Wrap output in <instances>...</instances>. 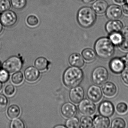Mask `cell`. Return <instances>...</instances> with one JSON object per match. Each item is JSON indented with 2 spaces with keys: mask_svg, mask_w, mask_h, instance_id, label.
Returning <instances> with one entry per match:
<instances>
[{
  "mask_svg": "<svg viewBox=\"0 0 128 128\" xmlns=\"http://www.w3.org/2000/svg\"><path fill=\"white\" fill-rule=\"evenodd\" d=\"M84 78L83 71L80 68L72 66L68 68L65 71L63 81L67 87L73 88L79 86Z\"/></svg>",
  "mask_w": 128,
  "mask_h": 128,
  "instance_id": "obj_1",
  "label": "cell"
},
{
  "mask_svg": "<svg viewBox=\"0 0 128 128\" xmlns=\"http://www.w3.org/2000/svg\"><path fill=\"white\" fill-rule=\"evenodd\" d=\"M94 49L96 55L104 60L111 58L115 52L114 45L107 37L98 39L95 43Z\"/></svg>",
  "mask_w": 128,
  "mask_h": 128,
  "instance_id": "obj_2",
  "label": "cell"
},
{
  "mask_svg": "<svg viewBox=\"0 0 128 128\" xmlns=\"http://www.w3.org/2000/svg\"><path fill=\"white\" fill-rule=\"evenodd\" d=\"M96 20V13L90 7H82L78 12L77 20L79 25L83 28L88 29L92 26Z\"/></svg>",
  "mask_w": 128,
  "mask_h": 128,
  "instance_id": "obj_3",
  "label": "cell"
},
{
  "mask_svg": "<svg viewBox=\"0 0 128 128\" xmlns=\"http://www.w3.org/2000/svg\"><path fill=\"white\" fill-rule=\"evenodd\" d=\"M23 66V60L20 57L13 56L7 59L4 62L2 68L9 73H13L20 70Z\"/></svg>",
  "mask_w": 128,
  "mask_h": 128,
  "instance_id": "obj_4",
  "label": "cell"
},
{
  "mask_svg": "<svg viewBox=\"0 0 128 128\" xmlns=\"http://www.w3.org/2000/svg\"><path fill=\"white\" fill-rule=\"evenodd\" d=\"M91 78L92 81L95 84L101 86L106 83L108 79V71L103 66H98L93 71Z\"/></svg>",
  "mask_w": 128,
  "mask_h": 128,
  "instance_id": "obj_5",
  "label": "cell"
},
{
  "mask_svg": "<svg viewBox=\"0 0 128 128\" xmlns=\"http://www.w3.org/2000/svg\"><path fill=\"white\" fill-rule=\"evenodd\" d=\"M18 17L16 12L12 10L3 12L0 17V21L4 26L11 28L17 24Z\"/></svg>",
  "mask_w": 128,
  "mask_h": 128,
  "instance_id": "obj_6",
  "label": "cell"
},
{
  "mask_svg": "<svg viewBox=\"0 0 128 128\" xmlns=\"http://www.w3.org/2000/svg\"><path fill=\"white\" fill-rule=\"evenodd\" d=\"M79 111L82 114L86 116L93 115L96 110V106L94 102L90 99L83 100L78 105Z\"/></svg>",
  "mask_w": 128,
  "mask_h": 128,
  "instance_id": "obj_7",
  "label": "cell"
},
{
  "mask_svg": "<svg viewBox=\"0 0 128 128\" xmlns=\"http://www.w3.org/2000/svg\"><path fill=\"white\" fill-rule=\"evenodd\" d=\"M87 95L89 99L93 102L97 103L102 98V90L98 85H92L88 88Z\"/></svg>",
  "mask_w": 128,
  "mask_h": 128,
  "instance_id": "obj_8",
  "label": "cell"
},
{
  "mask_svg": "<svg viewBox=\"0 0 128 128\" xmlns=\"http://www.w3.org/2000/svg\"><path fill=\"white\" fill-rule=\"evenodd\" d=\"M122 14L121 7L115 4L108 6L106 12V17L110 20H118L122 17Z\"/></svg>",
  "mask_w": 128,
  "mask_h": 128,
  "instance_id": "obj_9",
  "label": "cell"
},
{
  "mask_svg": "<svg viewBox=\"0 0 128 128\" xmlns=\"http://www.w3.org/2000/svg\"><path fill=\"white\" fill-rule=\"evenodd\" d=\"M84 90L83 88L78 86L72 88L70 92V100L74 104H79L84 99Z\"/></svg>",
  "mask_w": 128,
  "mask_h": 128,
  "instance_id": "obj_10",
  "label": "cell"
},
{
  "mask_svg": "<svg viewBox=\"0 0 128 128\" xmlns=\"http://www.w3.org/2000/svg\"><path fill=\"white\" fill-rule=\"evenodd\" d=\"M114 104L110 101H104L99 106L98 111L100 114L108 118L111 117L114 114Z\"/></svg>",
  "mask_w": 128,
  "mask_h": 128,
  "instance_id": "obj_11",
  "label": "cell"
},
{
  "mask_svg": "<svg viewBox=\"0 0 128 128\" xmlns=\"http://www.w3.org/2000/svg\"><path fill=\"white\" fill-rule=\"evenodd\" d=\"M125 63L121 58H115L111 60L109 64L110 69L114 74L121 73L125 69Z\"/></svg>",
  "mask_w": 128,
  "mask_h": 128,
  "instance_id": "obj_12",
  "label": "cell"
},
{
  "mask_svg": "<svg viewBox=\"0 0 128 128\" xmlns=\"http://www.w3.org/2000/svg\"><path fill=\"white\" fill-rule=\"evenodd\" d=\"M24 74L26 80L31 83L37 81L40 76L38 70L33 66L27 68L24 71Z\"/></svg>",
  "mask_w": 128,
  "mask_h": 128,
  "instance_id": "obj_13",
  "label": "cell"
},
{
  "mask_svg": "<svg viewBox=\"0 0 128 128\" xmlns=\"http://www.w3.org/2000/svg\"><path fill=\"white\" fill-rule=\"evenodd\" d=\"M123 28L122 23L119 20H110L106 24V30L109 34L114 32H120Z\"/></svg>",
  "mask_w": 128,
  "mask_h": 128,
  "instance_id": "obj_14",
  "label": "cell"
},
{
  "mask_svg": "<svg viewBox=\"0 0 128 128\" xmlns=\"http://www.w3.org/2000/svg\"><path fill=\"white\" fill-rule=\"evenodd\" d=\"M61 112L62 115L66 118H70L74 116L77 113L76 106L70 102H66L61 107Z\"/></svg>",
  "mask_w": 128,
  "mask_h": 128,
  "instance_id": "obj_15",
  "label": "cell"
},
{
  "mask_svg": "<svg viewBox=\"0 0 128 128\" xmlns=\"http://www.w3.org/2000/svg\"><path fill=\"white\" fill-rule=\"evenodd\" d=\"M102 90L106 96L108 98H113L116 95L118 89L114 83L108 82L102 84Z\"/></svg>",
  "mask_w": 128,
  "mask_h": 128,
  "instance_id": "obj_16",
  "label": "cell"
},
{
  "mask_svg": "<svg viewBox=\"0 0 128 128\" xmlns=\"http://www.w3.org/2000/svg\"><path fill=\"white\" fill-rule=\"evenodd\" d=\"M68 62L71 66L79 68H82L84 65V60L78 53H74L69 58Z\"/></svg>",
  "mask_w": 128,
  "mask_h": 128,
  "instance_id": "obj_17",
  "label": "cell"
},
{
  "mask_svg": "<svg viewBox=\"0 0 128 128\" xmlns=\"http://www.w3.org/2000/svg\"><path fill=\"white\" fill-rule=\"evenodd\" d=\"M109 118L102 115L96 116L93 120V126L96 128H107L110 126Z\"/></svg>",
  "mask_w": 128,
  "mask_h": 128,
  "instance_id": "obj_18",
  "label": "cell"
},
{
  "mask_svg": "<svg viewBox=\"0 0 128 128\" xmlns=\"http://www.w3.org/2000/svg\"><path fill=\"white\" fill-rule=\"evenodd\" d=\"M108 2L104 0H97L92 5V8L96 14H103L108 7Z\"/></svg>",
  "mask_w": 128,
  "mask_h": 128,
  "instance_id": "obj_19",
  "label": "cell"
},
{
  "mask_svg": "<svg viewBox=\"0 0 128 128\" xmlns=\"http://www.w3.org/2000/svg\"><path fill=\"white\" fill-rule=\"evenodd\" d=\"M50 62L44 57H40L35 60V64L36 68L39 71H44L48 69Z\"/></svg>",
  "mask_w": 128,
  "mask_h": 128,
  "instance_id": "obj_20",
  "label": "cell"
},
{
  "mask_svg": "<svg viewBox=\"0 0 128 128\" xmlns=\"http://www.w3.org/2000/svg\"><path fill=\"white\" fill-rule=\"evenodd\" d=\"M82 54L84 60L88 62L94 61L96 57V52L91 48H87L84 49Z\"/></svg>",
  "mask_w": 128,
  "mask_h": 128,
  "instance_id": "obj_21",
  "label": "cell"
},
{
  "mask_svg": "<svg viewBox=\"0 0 128 128\" xmlns=\"http://www.w3.org/2000/svg\"><path fill=\"white\" fill-rule=\"evenodd\" d=\"M20 113V108L18 106L15 104L11 106L7 110L8 116L11 119H16L19 117Z\"/></svg>",
  "mask_w": 128,
  "mask_h": 128,
  "instance_id": "obj_22",
  "label": "cell"
},
{
  "mask_svg": "<svg viewBox=\"0 0 128 128\" xmlns=\"http://www.w3.org/2000/svg\"><path fill=\"white\" fill-rule=\"evenodd\" d=\"M123 36L120 32H114L110 34L109 39L114 46H119L123 40Z\"/></svg>",
  "mask_w": 128,
  "mask_h": 128,
  "instance_id": "obj_23",
  "label": "cell"
},
{
  "mask_svg": "<svg viewBox=\"0 0 128 128\" xmlns=\"http://www.w3.org/2000/svg\"><path fill=\"white\" fill-rule=\"evenodd\" d=\"M80 124L82 128H92L93 126V120L90 116L85 115L81 118Z\"/></svg>",
  "mask_w": 128,
  "mask_h": 128,
  "instance_id": "obj_24",
  "label": "cell"
},
{
  "mask_svg": "<svg viewBox=\"0 0 128 128\" xmlns=\"http://www.w3.org/2000/svg\"><path fill=\"white\" fill-rule=\"evenodd\" d=\"M11 5L15 9L20 10L26 7V0H11Z\"/></svg>",
  "mask_w": 128,
  "mask_h": 128,
  "instance_id": "obj_25",
  "label": "cell"
},
{
  "mask_svg": "<svg viewBox=\"0 0 128 128\" xmlns=\"http://www.w3.org/2000/svg\"><path fill=\"white\" fill-rule=\"evenodd\" d=\"M80 125L78 118L74 116L70 118L66 122V128H78L80 127Z\"/></svg>",
  "mask_w": 128,
  "mask_h": 128,
  "instance_id": "obj_26",
  "label": "cell"
},
{
  "mask_svg": "<svg viewBox=\"0 0 128 128\" xmlns=\"http://www.w3.org/2000/svg\"><path fill=\"white\" fill-rule=\"evenodd\" d=\"M126 126V121L122 118H116L113 120L111 127L112 128H124Z\"/></svg>",
  "mask_w": 128,
  "mask_h": 128,
  "instance_id": "obj_27",
  "label": "cell"
},
{
  "mask_svg": "<svg viewBox=\"0 0 128 128\" xmlns=\"http://www.w3.org/2000/svg\"><path fill=\"white\" fill-rule=\"evenodd\" d=\"M24 79V75L21 72H17L13 74L12 76V82L16 85L21 84L23 82Z\"/></svg>",
  "mask_w": 128,
  "mask_h": 128,
  "instance_id": "obj_28",
  "label": "cell"
},
{
  "mask_svg": "<svg viewBox=\"0 0 128 128\" xmlns=\"http://www.w3.org/2000/svg\"><path fill=\"white\" fill-rule=\"evenodd\" d=\"M116 110L119 114L124 115L128 112V105L124 102H120L116 106Z\"/></svg>",
  "mask_w": 128,
  "mask_h": 128,
  "instance_id": "obj_29",
  "label": "cell"
},
{
  "mask_svg": "<svg viewBox=\"0 0 128 128\" xmlns=\"http://www.w3.org/2000/svg\"><path fill=\"white\" fill-rule=\"evenodd\" d=\"M28 25L31 27H35L38 26L39 23V20L36 16L30 15L26 19Z\"/></svg>",
  "mask_w": 128,
  "mask_h": 128,
  "instance_id": "obj_30",
  "label": "cell"
},
{
  "mask_svg": "<svg viewBox=\"0 0 128 128\" xmlns=\"http://www.w3.org/2000/svg\"><path fill=\"white\" fill-rule=\"evenodd\" d=\"M11 7V3L9 0H0V12L8 11Z\"/></svg>",
  "mask_w": 128,
  "mask_h": 128,
  "instance_id": "obj_31",
  "label": "cell"
},
{
  "mask_svg": "<svg viewBox=\"0 0 128 128\" xmlns=\"http://www.w3.org/2000/svg\"><path fill=\"white\" fill-rule=\"evenodd\" d=\"M8 104V100L6 96L0 94V111L6 110Z\"/></svg>",
  "mask_w": 128,
  "mask_h": 128,
  "instance_id": "obj_32",
  "label": "cell"
},
{
  "mask_svg": "<svg viewBox=\"0 0 128 128\" xmlns=\"http://www.w3.org/2000/svg\"><path fill=\"white\" fill-rule=\"evenodd\" d=\"M11 128H24L25 125L24 122L20 119H16L12 120L10 124Z\"/></svg>",
  "mask_w": 128,
  "mask_h": 128,
  "instance_id": "obj_33",
  "label": "cell"
},
{
  "mask_svg": "<svg viewBox=\"0 0 128 128\" xmlns=\"http://www.w3.org/2000/svg\"><path fill=\"white\" fill-rule=\"evenodd\" d=\"M9 78V74L7 71L4 69L0 70V82L6 83L8 80Z\"/></svg>",
  "mask_w": 128,
  "mask_h": 128,
  "instance_id": "obj_34",
  "label": "cell"
},
{
  "mask_svg": "<svg viewBox=\"0 0 128 128\" xmlns=\"http://www.w3.org/2000/svg\"><path fill=\"white\" fill-rule=\"evenodd\" d=\"M5 93L6 96H11L14 95L15 92V88L12 84L7 85L5 88Z\"/></svg>",
  "mask_w": 128,
  "mask_h": 128,
  "instance_id": "obj_35",
  "label": "cell"
},
{
  "mask_svg": "<svg viewBox=\"0 0 128 128\" xmlns=\"http://www.w3.org/2000/svg\"><path fill=\"white\" fill-rule=\"evenodd\" d=\"M121 74V78L124 84L128 86V67L125 68Z\"/></svg>",
  "mask_w": 128,
  "mask_h": 128,
  "instance_id": "obj_36",
  "label": "cell"
},
{
  "mask_svg": "<svg viewBox=\"0 0 128 128\" xmlns=\"http://www.w3.org/2000/svg\"><path fill=\"white\" fill-rule=\"evenodd\" d=\"M119 47L120 50L125 52H128V39H124Z\"/></svg>",
  "mask_w": 128,
  "mask_h": 128,
  "instance_id": "obj_37",
  "label": "cell"
},
{
  "mask_svg": "<svg viewBox=\"0 0 128 128\" xmlns=\"http://www.w3.org/2000/svg\"><path fill=\"white\" fill-rule=\"evenodd\" d=\"M121 32L124 38L128 39V26H126L123 28Z\"/></svg>",
  "mask_w": 128,
  "mask_h": 128,
  "instance_id": "obj_38",
  "label": "cell"
},
{
  "mask_svg": "<svg viewBox=\"0 0 128 128\" xmlns=\"http://www.w3.org/2000/svg\"><path fill=\"white\" fill-rule=\"evenodd\" d=\"M122 9L123 12L126 15L128 16V4L126 3L123 5Z\"/></svg>",
  "mask_w": 128,
  "mask_h": 128,
  "instance_id": "obj_39",
  "label": "cell"
},
{
  "mask_svg": "<svg viewBox=\"0 0 128 128\" xmlns=\"http://www.w3.org/2000/svg\"><path fill=\"white\" fill-rule=\"evenodd\" d=\"M121 59L123 60L125 65L128 67V54L122 58Z\"/></svg>",
  "mask_w": 128,
  "mask_h": 128,
  "instance_id": "obj_40",
  "label": "cell"
},
{
  "mask_svg": "<svg viewBox=\"0 0 128 128\" xmlns=\"http://www.w3.org/2000/svg\"><path fill=\"white\" fill-rule=\"evenodd\" d=\"M82 1L84 4H88L94 2L96 0H82Z\"/></svg>",
  "mask_w": 128,
  "mask_h": 128,
  "instance_id": "obj_41",
  "label": "cell"
},
{
  "mask_svg": "<svg viewBox=\"0 0 128 128\" xmlns=\"http://www.w3.org/2000/svg\"><path fill=\"white\" fill-rule=\"evenodd\" d=\"M114 0L115 2L119 4H123L126 2V0Z\"/></svg>",
  "mask_w": 128,
  "mask_h": 128,
  "instance_id": "obj_42",
  "label": "cell"
},
{
  "mask_svg": "<svg viewBox=\"0 0 128 128\" xmlns=\"http://www.w3.org/2000/svg\"><path fill=\"white\" fill-rule=\"evenodd\" d=\"M3 30V25L1 24V22H0V34L2 33Z\"/></svg>",
  "mask_w": 128,
  "mask_h": 128,
  "instance_id": "obj_43",
  "label": "cell"
},
{
  "mask_svg": "<svg viewBox=\"0 0 128 128\" xmlns=\"http://www.w3.org/2000/svg\"><path fill=\"white\" fill-rule=\"evenodd\" d=\"M3 88L2 83L0 82V92L1 91Z\"/></svg>",
  "mask_w": 128,
  "mask_h": 128,
  "instance_id": "obj_44",
  "label": "cell"
},
{
  "mask_svg": "<svg viewBox=\"0 0 128 128\" xmlns=\"http://www.w3.org/2000/svg\"><path fill=\"white\" fill-rule=\"evenodd\" d=\"M55 128H66V126H55Z\"/></svg>",
  "mask_w": 128,
  "mask_h": 128,
  "instance_id": "obj_45",
  "label": "cell"
},
{
  "mask_svg": "<svg viewBox=\"0 0 128 128\" xmlns=\"http://www.w3.org/2000/svg\"><path fill=\"white\" fill-rule=\"evenodd\" d=\"M126 2L128 4V0H126Z\"/></svg>",
  "mask_w": 128,
  "mask_h": 128,
  "instance_id": "obj_46",
  "label": "cell"
},
{
  "mask_svg": "<svg viewBox=\"0 0 128 128\" xmlns=\"http://www.w3.org/2000/svg\"><path fill=\"white\" fill-rule=\"evenodd\" d=\"M0 68H1V66H0Z\"/></svg>",
  "mask_w": 128,
  "mask_h": 128,
  "instance_id": "obj_47",
  "label": "cell"
},
{
  "mask_svg": "<svg viewBox=\"0 0 128 128\" xmlns=\"http://www.w3.org/2000/svg\"></svg>",
  "mask_w": 128,
  "mask_h": 128,
  "instance_id": "obj_48",
  "label": "cell"
}]
</instances>
